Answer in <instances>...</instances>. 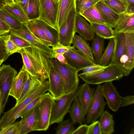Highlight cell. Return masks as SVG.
<instances>
[{"mask_svg": "<svg viewBox=\"0 0 134 134\" xmlns=\"http://www.w3.org/2000/svg\"><path fill=\"white\" fill-rule=\"evenodd\" d=\"M73 46H64L58 42L52 47V54L59 53L64 54L69 52V50Z\"/></svg>", "mask_w": 134, "mask_h": 134, "instance_id": "45", "label": "cell"}, {"mask_svg": "<svg viewBox=\"0 0 134 134\" xmlns=\"http://www.w3.org/2000/svg\"><path fill=\"white\" fill-rule=\"evenodd\" d=\"M7 35L0 36V61L5 60L9 56L5 47V39Z\"/></svg>", "mask_w": 134, "mask_h": 134, "instance_id": "44", "label": "cell"}, {"mask_svg": "<svg viewBox=\"0 0 134 134\" xmlns=\"http://www.w3.org/2000/svg\"><path fill=\"white\" fill-rule=\"evenodd\" d=\"M20 121L7 126L0 131V134H20Z\"/></svg>", "mask_w": 134, "mask_h": 134, "instance_id": "40", "label": "cell"}, {"mask_svg": "<svg viewBox=\"0 0 134 134\" xmlns=\"http://www.w3.org/2000/svg\"><path fill=\"white\" fill-rule=\"evenodd\" d=\"M95 6L106 23L111 28H113L118 20L119 14L101 1L98 2Z\"/></svg>", "mask_w": 134, "mask_h": 134, "instance_id": "23", "label": "cell"}, {"mask_svg": "<svg viewBox=\"0 0 134 134\" xmlns=\"http://www.w3.org/2000/svg\"><path fill=\"white\" fill-rule=\"evenodd\" d=\"M99 121L96 120L88 125L87 134H102Z\"/></svg>", "mask_w": 134, "mask_h": 134, "instance_id": "47", "label": "cell"}, {"mask_svg": "<svg viewBox=\"0 0 134 134\" xmlns=\"http://www.w3.org/2000/svg\"><path fill=\"white\" fill-rule=\"evenodd\" d=\"M11 29L8 24L0 19V36L8 34Z\"/></svg>", "mask_w": 134, "mask_h": 134, "instance_id": "49", "label": "cell"}, {"mask_svg": "<svg viewBox=\"0 0 134 134\" xmlns=\"http://www.w3.org/2000/svg\"><path fill=\"white\" fill-rule=\"evenodd\" d=\"M18 0H15V1H17Z\"/></svg>", "mask_w": 134, "mask_h": 134, "instance_id": "61", "label": "cell"}, {"mask_svg": "<svg viewBox=\"0 0 134 134\" xmlns=\"http://www.w3.org/2000/svg\"><path fill=\"white\" fill-rule=\"evenodd\" d=\"M0 19L8 24L12 29L18 30L21 27L22 23L3 8L0 9Z\"/></svg>", "mask_w": 134, "mask_h": 134, "instance_id": "35", "label": "cell"}, {"mask_svg": "<svg viewBox=\"0 0 134 134\" xmlns=\"http://www.w3.org/2000/svg\"><path fill=\"white\" fill-rule=\"evenodd\" d=\"M102 91L109 107L113 111H117L120 107L122 97L117 91L112 81L106 82L102 86Z\"/></svg>", "mask_w": 134, "mask_h": 134, "instance_id": "14", "label": "cell"}, {"mask_svg": "<svg viewBox=\"0 0 134 134\" xmlns=\"http://www.w3.org/2000/svg\"><path fill=\"white\" fill-rule=\"evenodd\" d=\"M125 34L126 38L125 55L127 60L123 67L130 74L134 67V32Z\"/></svg>", "mask_w": 134, "mask_h": 134, "instance_id": "21", "label": "cell"}, {"mask_svg": "<svg viewBox=\"0 0 134 134\" xmlns=\"http://www.w3.org/2000/svg\"><path fill=\"white\" fill-rule=\"evenodd\" d=\"M106 104L102 94V85H98L95 91L86 115V124L97 120L104 111Z\"/></svg>", "mask_w": 134, "mask_h": 134, "instance_id": "8", "label": "cell"}, {"mask_svg": "<svg viewBox=\"0 0 134 134\" xmlns=\"http://www.w3.org/2000/svg\"><path fill=\"white\" fill-rule=\"evenodd\" d=\"M72 43L73 46L77 50L95 62L91 48L87 40L80 36L75 34Z\"/></svg>", "mask_w": 134, "mask_h": 134, "instance_id": "28", "label": "cell"}, {"mask_svg": "<svg viewBox=\"0 0 134 134\" xmlns=\"http://www.w3.org/2000/svg\"><path fill=\"white\" fill-rule=\"evenodd\" d=\"M29 0H18L15 1L18 3L24 11V10L27 5Z\"/></svg>", "mask_w": 134, "mask_h": 134, "instance_id": "53", "label": "cell"}, {"mask_svg": "<svg viewBox=\"0 0 134 134\" xmlns=\"http://www.w3.org/2000/svg\"><path fill=\"white\" fill-rule=\"evenodd\" d=\"M77 13L75 7L70 12L66 21L59 28L58 42L66 46H70L76 32L75 20Z\"/></svg>", "mask_w": 134, "mask_h": 134, "instance_id": "10", "label": "cell"}, {"mask_svg": "<svg viewBox=\"0 0 134 134\" xmlns=\"http://www.w3.org/2000/svg\"><path fill=\"white\" fill-rule=\"evenodd\" d=\"M127 7L125 13L129 14H134V0H127Z\"/></svg>", "mask_w": 134, "mask_h": 134, "instance_id": "52", "label": "cell"}, {"mask_svg": "<svg viewBox=\"0 0 134 134\" xmlns=\"http://www.w3.org/2000/svg\"><path fill=\"white\" fill-rule=\"evenodd\" d=\"M10 32L24 39L34 47L47 54L50 58L52 57V49L36 37L30 31L25 23H22L19 30L11 29Z\"/></svg>", "mask_w": 134, "mask_h": 134, "instance_id": "11", "label": "cell"}, {"mask_svg": "<svg viewBox=\"0 0 134 134\" xmlns=\"http://www.w3.org/2000/svg\"><path fill=\"white\" fill-rule=\"evenodd\" d=\"M9 35L10 40L21 49L33 46L24 39L14 34L10 33Z\"/></svg>", "mask_w": 134, "mask_h": 134, "instance_id": "41", "label": "cell"}, {"mask_svg": "<svg viewBox=\"0 0 134 134\" xmlns=\"http://www.w3.org/2000/svg\"><path fill=\"white\" fill-rule=\"evenodd\" d=\"M54 99L49 92L45 93L39 104L37 121L33 131H46L50 125V121Z\"/></svg>", "mask_w": 134, "mask_h": 134, "instance_id": "6", "label": "cell"}, {"mask_svg": "<svg viewBox=\"0 0 134 134\" xmlns=\"http://www.w3.org/2000/svg\"><path fill=\"white\" fill-rule=\"evenodd\" d=\"M39 104L21 117L20 134H26L33 131L37 120Z\"/></svg>", "mask_w": 134, "mask_h": 134, "instance_id": "16", "label": "cell"}, {"mask_svg": "<svg viewBox=\"0 0 134 134\" xmlns=\"http://www.w3.org/2000/svg\"><path fill=\"white\" fill-rule=\"evenodd\" d=\"M39 80L30 74L26 80L20 96L16 101L17 105L37 89L42 83Z\"/></svg>", "mask_w": 134, "mask_h": 134, "instance_id": "24", "label": "cell"}, {"mask_svg": "<svg viewBox=\"0 0 134 134\" xmlns=\"http://www.w3.org/2000/svg\"><path fill=\"white\" fill-rule=\"evenodd\" d=\"M4 61L3 60H1L0 61V66L2 64V63Z\"/></svg>", "mask_w": 134, "mask_h": 134, "instance_id": "57", "label": "cell"}, {"mask_svg": "<svg viewBox=\"0 0 134 134\" xmlns=\"http://www.w3.org/2000/svg\"><path fill=\"white\" fill-rule=\"evenodd\" d=\"M52 58L57 59L60 63L64 64H67L66 60L64 54L59 53H52Z\"/></svg>", "mask_w": 134, "mask_h": 134, "instance_id": "51", "label": "cell"}, {"mask_svg": "<svg viewBox=\"0 0 134 134\" xmlns=\"http://www.w3.org/2000/svg\"><path fill=\"white\" fill-rule=\"evenodd\" d=\"M130 134H134V129L133 128L130 131L129 133Z\"/></svg>", "mask_w": 134, "mask_h": 134, "instance_id": "56", "label": "cell"}, {"mask_svg": "<svg viewBox=\"0 0 134 134\" xmlns=\"http://www.w3.org/2000/svg\"><path fill=\"white\" fill-rule=\"evenodd\" d=\"M78 87L73 91L64 95L60 98L54 100L52 107L50 125L59 123L63 120L65 115L69 113L72 102L77 97L80 90Z\"/></svg>", "mask_w": 134, "mask_h": 134, "instance_id": "4", "label": "cell"}, {"mask_svg": "<svg viewBox=\"0 0 134 134\" xmlns=\"http://www.w3.org/2000/svg\"><path fill=\"white\" fill-rule=\"evenodd\" d=\"M4 4H11L15 3L14 0H0Z\"/></svg>", "mask_w": 134, "mask_h": 134, "instance_id": "54", "label": "cell"}, {"mask_svg": "<svg viewBox=\"0 0 134 134\" xmlns=\"http://www.w3.org/2000/svg\"><path fill=\"white\" fill-rule=\"evenodd\" d=\"M72 104L69 112L72 121L74 124L79 123L81 125L85 123L86 119L77 97Z\"/></svg>", "mask_w": 134, "mask_h": 134, "instance_id": "27", "label": "cell"}, {"mask_svg": "<svg viewBox=\"0 0 134 134\" xmlns=\"http://www.w3.org/2000/svg\"><path fill=\"white\" fill-rule=\"evenodd\" d=\"M134 103L133 95L127 96L124 97H122L120 107H126L133 104Z\"/></svg>", "mask_w": 134, "mask_h": 134, "instance_id": "48", "label": "cell"}, {"mask_svg": "<svg viewBox=\"0 0 134 134\" xmlns=\"http://www.w3.org/2000/svg\"><path fill=\"white\" fill-rule=\"evenodd\" d=\"M75 7V0H59L56 15L57 27L59 30L67 20L71 10Z\"/></svg>", "mask_w": 134, "mask_h": 134, "instance_id": "17", "label": "cell"}, {"mask_svg": "<svg viewBox=\"0 0 134 134\" xmlns=\"http://www.w3.org/2000/svg\"><path fill=\"white\" fill-rule=\"evenodd\" d=\"M5 43L6 49L9 56L15 53H19L21 49L10 40L9 34L7 35L5 39Z\"/></svg>", "mask_w": 134, "mask_h": 134, "instance_id": "42", "label": "cell"}, {"mask_svg": "<svg viewBox=\"0 0 134 134\" xmlns=\"http://www.w3.org/2000/svg\"><path fill=\"white\" fill-rule=\"evenodd\" d=\"M23 66L13 81L9 95L14 98L17 101L20 95L24 84L29 75Z\"/></svg>", "mask_w": 134, "mask_h": 134, "instance_id": "19", "label": "cell"}, {"mask_svg": "<svg viewBox=\"0 0 134 134\" xmlns=\"http://www.w3.org/2000/svg\"><path fill=\"white\" fill-rule=\"evenodd\" d=\"M56 129V134H71L75 130L74 123L70 119L62 120Z\"/></svg>", "mask_w": 134, "mask_h": 134, "instance_id": "38", "label": "cell"}, {"mask_svg": "<svg viewBox=\"0 0 134 134\" xmlns=\"http://www.w3.org/2000/svg\"><path fill=\"white\" fill-rule=\"evenodd\" d=\"M108 45L104 53H102L99 64L104 66L109 65L111 62L115 47L114 38L109 39Z\"/></svg>", "mask_w": 134, "mask_h": 134, "instance_id": "36", "label": "cell"}, {"mask_svg": "<svg viewBox=\"0 0 134 134\" xmlns=\"http://www.w3.org/2000/svg\"><path fill=\"white\" fill-rule=\"evenodd\" d=\"M90 24L96 35L104 39H109L115 37L114 30L108 26L98 23H92Z\"/></svg>", "mask_w": 134, "mask_h": 134, "instance_id": "32", "label": "cell"}, {"mask_svg": "<svg viewBox=\"0 0 134 134\" xmlns=\"http://www.w3.org/2000/svg\"><path fill=\"white\" fill-rule=\"evenodd\" d=\"M36 19L30 20L25 24L30 31L36 37L46 45L52 47L51 42Z\"/></svg>", "mask_w": 134, "mask_h": 134, "instance_id": "25", "label": "cell"}, {"mask_svg": "<svg viewBox=\"0 0 134 134\" xmlns=\"http://www.w3.org/2000/svg\"><path fill=\"white\" fill-rule=\"evenodd\" d=\"M76 32L87 41H91L94 38L96 34L90 24L80 15L77 14L75 20Z\"/></svg>", "mask_w": 134, "mask_h": 134, "instance_id": "18", "label": "cell"}, {"mask_svg": "<svg viewBox=\"0 0 134 134\" xmlns=\"http://www.w3.org/2000/svg\"><path fill=\"white\" fill-rule=\"evenodd\" d=\"M115 31V37H114L115 47L110 64L116 66L124 73L125 76H127L129 74L123 67L124 64L127 60L125 55L126 38L125 34L118 33Z\"/></svg>", "mask_w": 134, "mask_h": 134, "instance_id": "7", "label": "cell"}, {"mask_svg": "<svg viewBox=\"0 0 134 134\" xmlns=\"http://www.w3.org/2000/svg\"><path fill=\"white\" fill-rule=\"evenodd\" d=\"M76 129H75L71 134H87L88 125L87 124H82Z\"/></svg>", "mask_w": 134, "mask_h": 134, "instance_id": "50", "label": "cell"}, {"mask_svg": "<svg viewBox=\"0 0 134 134\" xmlns=\"http://www.w3.org/2000/svg\"><path fill=\"white\" fill-rule=\"evenodd\" d=\"M116 13L119 14L126 12L127 3L122 0H100Z\"/></svg>", "mask_w": 134, "mask_h": 134, "instance_id": "37", "label": "cell"}, {"mask_svg": "<svg viewBox=\"0 0 134 134\" xmlns=\"http://www.w3.org/2000/svg\"><path fill=\"white\" fill-rule=\"evenodd\" d=\"M48 91L54 100L65 94L64 86L61 78L51 63L48 75Z\"/></svg>", "mask_w": 134, "mask_h": 134, "instance_id": "15", "label": "cell"}, {"mask_svg": "<svg viewBox=\"0 0 134 134\" xmlns=\"http://www.w3.org/2000/svg\"><path fill=\"white\" fill-rule=\"evenodd\" d=\"M100 0H75V8L80 14L91 7L95 5Z\"/></svg>", "mask_w": 134, "mask_h": 134, "instance_id": "39", "label": "cell"}, {"mask_svg": "<svg viewBox=\"0 0 134 134\" xmlns=\"http://www.w3.org/2000/svg\"><path fill=\"white\" fill-rule=\"evenodd\" d=\"M49 82L46 80L35 91L24 99L5 113L7 117L10 120L14 121L18 118L20 113L29 104L40 96L48 91Z\"/></svg>", "mask_w": 134, "mask_h": 134, "instance_id": "9", "label": "cell"}, {"mask_svg": "<svg viewBox=\"0 0 134 134\" xmlns=\"http://www.w3.org/2000/svg\"><path fill=\"white\" fill-rule=\"evenodd\" d=\"M67 64L78 72L85 68L96 64L73 46L69 52L64 54Z\"/></svg>", "mask_w": 134, "mask_h": 134, "instance_id": "12", "label": "cell"}, {"mask_svg": "<svg viewBox=\"0 0 134 134\" xmlns=\"http://www.w3.org/2000/svg\"><path fill=\"white\" fill-rule=\"evenodd\" d=\"M119 15L118 20L113 28L114 30L118 33L134 32V14L125 13Z\"/></svg>", "mask_w": 134, "mask_h": 134, "instance_id": "22", "label": "cell"}, {"mask_svg": "<svg viewBox=\"0 0 134 134\" xmlns=\"http://www.w3.org/2000/svg\"><path fill=\"white\" fill-rule=\"evenodd\" d=\"M44 94L39 96L29 104L20 113L18 116V118L20 117H22L26 113L38 105L43 97Z\"/></svg>", "mask_w": 134, "mask_h": 134, "instance_id": "43", "label": "cell"}, {"mask_svg": "<svg viewBox=\"0 0 134 134\" xmlns=\"http://www.w3.org/2000/svg\"><path fill=\"white\" fill-rule=\"evenodd\" d=\"M36 21L44 30L48 39L51 42L52 47L58 42L59 32L58 30L47 24L38 18Z\"/></svg>", "mask_w": 134, "mask_h": 134, "instance_id": "33", "label": "cell"}, {"mask_svg": "<svg viewBox=\"0 0 134 134\" xmlns=\"http://www.w3.org/2000/svg\"><path fill=\"white\" fill-rule=\"evenodd\" d=\"M99 117V121L102 134L113 133L114 130V121L113 115L107 111H104Z\"/></svg>", "mask_w": 134, "mask_h": 134, "instance_id": "26", "label": "cell"}, {"mask_svg": "<svg viewBox=\"0 0 134 134\" xmlns=\"http://www.w3.org/2000/svg\"><path fill=\"white\" fill-rule=\"evenodd\" d=\"M85 83L80 86L77 97L85 116L87 114L88 108L92 99L95 89L91 88Z\"/></svg>", "mask_w": 134, "mask_h": 134, "instance_id": "20", "label": "cell"}, {"mask_svg": "<svg viewBox=\"0 0 134 134\" xmlns=\"http://www.w3.org/2000/svg\"><path fill=\"white\" fill-rule=\"evenodd\" d=\"M79 77L88 84L100 85L108 81L119 80L125 76L124 73L114 65L109 64L100 71L91 74H78Z\"/></svg>", "mask_w": 134, "mask_h": 134, "instance_id": "2", "label": "cell"}, {"mask_svg": "<svg viewBox=\"0 0 134 134\" xmlns=\"http://www.w3.org/2000/svg\"><path fill=\"white\" fill-rule=\"evenodd\" d=\"M57 0V2H58V1L59 0Z\"/></svg>", "mask_w": 134, "mask_h": 134, "instance_id": "60", "label": "cell"}, {"mask_svg": "<svg viewBox=\"0 0 134 134\" xmlns=\"http://www.w3.org/2000/svg\"><path fill=\"white\" fill-rule=\"evenodd\" d=\"M17 74L9 65L3 64L0 68V113H3L7 102L13 80Z\"/></svg>", "mask_w": 134, "mask_h": 134, "instance_id": "5", "label": "cell"}, {"mask_svg": "<svg viewBox=\"0 0 134 134\" xmlns=\"http://www.w3.org/2000/svg\"><path fill=\"white\" fill-rule=\"evenodd\" d=\"M39 1L40 15L39 19L47 24L58 30L56 21L58 3L54 0Z\"/></svg>", "mask_w": 134, "mask_h": 134, "instance_id": "13", "label": "cell"}, {"mask_svg": "<svg viewBox=\"0 0 134 134\" xmlns=\"http://www.w3.org/2000/svg\"><path fill=\"white\" fill-rule=\"evenodd\" d=\"M56 2L58 3L56 0H54Z\"/></svg>", "mask_w": 134, "mask_h": 134, "instance_id": "59", "label": "cell"}, {"mask_svg": "<svg viewBox=\"0 0 134 134\" xmlns=\"http://www.w3.org/2000/svg\"><path fill=\"white\" fill-rule=\"evenodd\" d=\"M24 11L29 20L39 18L40 15L39 0H29Z\"/></svg>", "mask_w": 134, "mask_h": 134, "instance_id": "34", "label": "cell"}, {"mask_svg": "<svg viewBox=\"0 0 134 134\" xmlns=\"http://www.w3.org/2000/svg\"><path fill=\"white\" fill-rule=\"evenodd\" d=\"M122 0L124 1L126 3H127V0Z\"/></svg>", "mask_w": 134, "mask_h": 134, "instance_id": "58", "label": "cell"}, {"mask_svg": "<svg viewBox=\"0 0 134 134\" xmlns=\"http://www.w3.org/2000/svg\"><path fill=\"white\" fill-rule=\"evenodd\" d=\"M50 59L62 80L65 94L74 90L79 86L78 72L68 64L62 63L56 58Z\"/></svg>", "mask_w": 134, "mask_h": 134, "instance_id": "3", "label": "cell"}, {"mask_svg": "<svg viewBox=\"0 0 134 134\" xmlns=\"http://www.w3.org/2000/svg\"><path fill=\"white\" fill-rule=\"evenodd\" d=\"M19 53L22 57L23 66L30 75L42 83L48 79L51 62L47 54L34 46L22 48Z\"/></svg>", "mask_w": 134, "mask_h": 134, "instance_id": "1", "label": "cell"}, {"mask_svg": "<svg viewBox=\"0 0 134 134\" xmlns=\"http://www.w3.org/2000/svg\"><path fill=\"white\" fill-rule=\"evenodd\" d=\"M3 9L16 18L21 23H25L29 20L24 10L15 1L13 3L4 4Z\"/></svg>", "mask_w": 134, "mask_h": 134, "instance_id": "30", "label": "cell"}, {"mask_svg": "<svg viewBox=\"0 0 134 134\" xmlns=\"http://www.w3.org/2000/svg\"><path fill=\"white\" fill-rule=\"evenodd\" d=\"M79 15L87 21L90 24H102L111 28L105 21L95 5L91 7Z\"/></svg>", "mask_w": 134, "mask_h": 134, "instance_id": "29", "label": "cell"}, {"mask_svg": "<svg viewBox=\"0 0 134 134\" xmlns=\"http://www.w3.org/2000/svg\"><path fill=\"white\" fill-rule=\"evenodd\" d=\"M4 4L0 0V9L3 8V7Z\"/></svg>", "mask_w": 134, "mask_h": 134, "instance_id": "55", "label": "cell"}, {"mask_svg": "<svg viewBox=\"0 0 134 134\" xmlns=\"http://www.w3.org/2000/svg\"><path fill=\"white\" fill-rule=\"evenodd\" d=\"M1 115V114H0V115Z\"/></svg>", "mask_w": 134, "mask_h": 134, "instance_id": "62", "label": "cell"}, {"mask_svg": "<svg viewBox=\"0 0 134 134\" xmlns=\"http://www.w3.org/2000/svg\"><path fill=\"white\" fill-rule=\"evenodd\" d=\"M104 39L96 35L92 40L91 49L95 63L99 64L104 49Z\"/></svg>", "mask_w": 134, "mask_h": 134, "instance_id": "31", "label": "cell"}, {"mask_svg": "<svg viewBox=\"0 0 134 134\" xmlns=\"http://www.w3.org/2000/svg\"><path fill=\"white\" fill-rule=\"evenodd\" d=\"M108 65L104 66L99 64H95L87 66L82 70V74H89L95 73L102 70L106 68Z\"/></svg>", "mask_w": 134, "mask_h": 134, "instance_id": "46", "label": "cell"}]
</instances>
